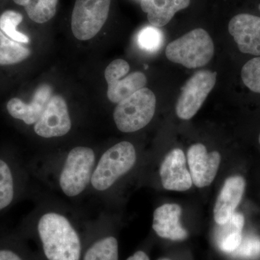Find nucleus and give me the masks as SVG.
Instances as JSON below:
<instances>
[{"label": "nucleus", "instance_id": "obj_13", "mask_svg": "<svg viewBox=\"0 0 260 260\" xmlns=\"http://www.w3.org/2000/svg\"><path fill=\"white\" fill-rule=\"evenodd\" d=\"M52 94L50 85L43 84L36 90L30 103L26 104L18 98H13L7 104V109L15 119L23 121L26 124H34L42 116Z\"/></svg>", "mask_w": 260, "mask_h": 260}, {"label": "nucleus", "instance_id": "obj_12", "mask_svg": "<svg viewBox=\"0 0 260 260\" xmlns=\"http://www.w3.org/2000/svg\"><path fill=\"white\" fill-rule=\"evenodd\" d=\"M162 185L167 190L183 191L192 186L190 172L186 167V158L181 149L167 154L160 168Z\"/></svg>", "mask_w": 260, "mask_h": 260}, {"label": "nucleus", "instance_id": "obj_10", "mask_svg": "<svg viewBox=\"0 0 260 260\" xmlns=\"http://www.w3.org/2000/svg\"><path fill=\"white\" fill-rule=\"evenodd\" d=\"M220 160L218 151L208 152L200 143L191 145L187 151V161L193 184L199 188L209 186L216 176Z\"/></svg>", "mask_w": 260, "mask_h": 260}, {"label": "nucleus", "instance_id": "obj_20", "mask_svg": "<svg viewBox=\"0 0 260 260\" xmlns=\"http://www.w3.org/2000/svg\"><path fill=\"white\" fill-rule=\"evenodd\" d=\"M119 246L115 238L100 239L89 248L84 260H118Z\"/></svg>", "mask_w": 260, "mask_h": 260}, {"label": "nucleus", "instance_id": "obj_22", "mask_svg": "<svg viewBox=\"0 0 260 260\" xmlns=\"http://www.w3.org/2000/svg\"><path fill=\"white\" fill-rule=\"evenodd\" d=\"M14 197L13 175L8 164L0 160V210L7 208Z\"/></svg>", "mask_w": 260, "mask_h": 260}, {"label": "nucleus", "instance_id": "obj_2", "mask_svg": "<svg viewBox=\"0 0 260 260\" xmlns=\"http://www.w3.org/2000/svg\"><path fill=\"white\" fill-rule=\"evenodd\" d=\"M211 37L203 28H196L168 44L166 55L172 62L189 69L203 68L214 55Z\"/></svg>", "mask_w": 260, "mask_h": 260}, {"label": "nucleus", "instance_id": "obj_9", "mask_svg": "<svg viewBox=\"0 0 260 260\" xmlns=\"http://www.w3.org/2000/svg\"><path fill=\"white\" fill-rule=\"evenodd\" d=\"M68 105L60 95H53L34 125V131L44 138H58L68 134L71 129Z\"/></svg>", "mask_w": 260, "mask_h": 260}, {"label": "nucleus", "instance_id": "obj_8", "mask_svg": "<svg viewBox=\"0 0 260 260\" xmlns=\"http://www.w3.org/2000/svg\"><path fill=\"white\" fill-rule=\"evenodd\" d=\"M129 69L127 61L118 59L108 65L105 70L108 99L114 104H119L146 85L144 73L137 71L128 74Z\"/></svg>", "mask_w": 260, "mask_h": 260}, {"label": "nucleus", "instance_id": "obj_21", "mask_svg": "<svg viewBox=\"0 0 260 260\" xmlns=\"http://www.w3.org/2000/svg\"><path fill=\"white\" fill-rule=\"evenodd\" d=\"M23 15L13 10H7L0 15V30L7 37L20 44H28L30 39L18 31V25L23 21Z\"/></svg>", "mask_w": 260, "mask_h": 260}, {"label": "nucleus", "instance_id": "obj_15", "mask_svg": "<svg viewBox=\"0 0 260 260\" xmlns=\"http://www.w3.org/2000/svg\"><path fill=\"white\" fill-rule=\"evenodd\" d=\"M181 208L177 204L167 203L159 207L153 214V229L159 237L172 241H183L188 233L181 226Z\"/></svg>", "mask_w": 260, "mask_h": 260}, {"label": "nucleus", "instance_id": "obj_25", "mask_svg": "<svg viewBox=\"0 0 260 260\" xmlns=\"http://www.w3.org/2000/svg\"><path fill=\"white\" fill-rule=\"evenodd\" d=\"M230 254L239 259H256L260 256V238L254 235L242 237V242L237 249Z\"/></svg>", "mask_w": 260, "mask_h": 260}, {"label": "nucleus", "instance_id": "obj_4", "mask_svg": "<svg viewBox=\"0 0 260 260\" xmlns=\"http://www.w3.org/2000/svg\"><path fill=\"white\" fill-rule=\"evenodd\" d=\"M156 98L150 89L143 88L121 101L114 112V119L122 133H134L148 125L153 119Z\"/></svg>", "mask_w": 260, "mask_h": 260}, {"label": "nucleus", "instance_id": "obj_26", "mask_svg": "<svg viewBox=\"0 0 260 260\" xmlns=\"http://www.w3.org/2000/svg\"><path fill=\"white\" fill-rule=\"evenodd\" d=\"M0 260H22V259L13 251L0 250Z\"/></svg>", "mask_w": 260, "mask_h": 260}, {"label": "nucleus", "instance_id": "obj_28", "mask_svg": "<svg viewBox=\"0 0 260 260\" xmlns=\"http://www.w3.org/2000/svg\"><path fill=\"white\" fill-rule=\"evenodd\" d=\"M259 144H260V134H259Z\"/></svg>", "mask_w": 260, "mask_h": 260}, {"label": "nucleus", "instance_id": "obj_17", "mask_svg": "<svg viewBox=\"0 0 260 260\" xmlns=\"http://www.w3.org/2000/svg\"><path fill=\"white\" fill-rule=\"evenodd\" d=\"M244 225V215L236 212L225 223L217 224L214 239L220 251L232 254L237 249L242 242Z\"/></svg>", "mask_w": 260, "mask_h": 260}, {"label": "nucleus", "instance_id": "obj_5", "mask_svg": "<svg viewBox=\"0 0 260 260\" xmlns=\"http://www.w3.org/2000/svg\"><path fill=\"white\" fill-rule=\"evenodd\" d=\"M95 162L91 148L79 146L71 150L59 177V186L64 194L76 197L85 190L91 180Z\"/></svg>", "mask_w": 260, "mask_h": 260}, {"label": "nucleus", "instance_id": "obj_11", "mask_svg": "<svg viewBox=\"0 0 260 260\" xmlns=\"http://www.w3.org/2000/svg\"><path fill=\"white\" fill-rule=\"evenodd\" d=\"M229 31L240 51L260 56V17L245 13L236 15L229 22Z\"/></svg>", "mask_w": 260, "mask_h": 260}, {"label": "nucleus", "instance_id": "obj_3", "mask_svg": "<svg viewBox=\"0 0 260 260\" xmlns=\"http://www.w3.org/2000/svg\"><path fill=\"white\" fill-rule=\"evenodd\" d=\"M137 154L134 145L129 142H121L107 150L98 162L92 174L94 189L105 191L134 167Z\"/></svg>", "mask_w": 260, "mask_h": 260}, {"label": "nucleus", "instance_id": "obj_6", "mask_svg": "<svg viewBox=\"0 0 260 260\" xmlns=\"http://www.w3.org/2000/svg\"><path fill=\"white\" fill-rule=\"evenodd\" d=\"M111 0H76L71 27L73 35L81 41L95 37L109 16Z\"/></svg>", "mask_w": 260, "mask_h": 260}, {"label": "nucleus", "instance_id": "obj_1", "mask_svg": "<svg viewBox=\"0 0 260 260\" xmlns=\"http://www.w3.org/2000/svg\"><path fill=\"white\" fill-rule=\"evenodd\" d=\"M38 232L48 259H80L79 236L64 215L56 213L44 214L39 219Z\"/></svg>", "mask_w": 260, "mask_h": 260}, {"label": "nucleus", "instance_id": "obj_24", "mask_svg": "<svg viewBox=\"0 0 260 260\" xmlns=\"http://www.w3.org/2000/svg\"><path fill=\"white\" fill-rule=\"evenodd\" d=\"M242 78L251 91L260 93V57L253 58L243 66Z\"/></svg>", "mask_w": 260, "mask_h": 260}, {"label": "nucleus", "instance_id": "obj_23", "mask_svg": "<svg viewBox=\"0 0 260 260\" xmlns=\"http://www.w3.org/2000/svg\"><path fill=\"white\" fill-rule=\"evenodd\" d=\"M162 32L156 27L150 25L142 28L138 34V44L143 50L155 51L161 47Z\"/></svg>", "mask_w": 260, "mask_h": 260}, {"label": "nucleus", "instance_id": "obj_14", "mask_svg": "<svg viewBox=\"0 0 260 260\" xmlns=\"http://www.w3.org/2000/svg\"><path fill=\"white\" fill-rule=\"evenodd\" d=\"M246 183L241 176L228 178L224 183L214 207V220L215 223H225L235 213L245 189Z\"/></svg>", "mask_w": 260, "mask_h": 260}, {"label": "nucleus", "instance_id": "obj_27", "mask_svg": "<svg viewBox=\"0 0 260 260\" xmlns=\"http://www.w3.org/2000/svg\"><path fill=\"white\" fill-rule=\"evenodd\" d=\"M126 260H150V259L144 251H138Z\"/></svg>", "mask_w": 260, "mask_h": 260}, {"label": "nucleus", "instance_id": "obj_7", "mask_svg": "<svg viewBox=\"0 0 260 260\" xmlns=\"http://www.w3.org/2000/svg\"><path fill=\"white\" fill-rule=\"evenodd\" d=\"M216 77L215 72L200 70L187 80L176 106L178 117L188 120L197 114L215 86Z\"/></svg>", "mask_w": 260, "mask_h": 260}, {"label": "nucleus", "instance_id": "obj_19", "mask_svg": "<svg viewBox=\"0 0 260 260\" xmlns=\"http://www.w3.org/2000/svg\"><path fill=\"white\" fill-rule=\"evenodd\" d=\"M30 50L0 30V65L18 64L30 56Z\"/></svg>", "mask_w": 260, "mask_h": 260}, {"label": "nucleus", "instance_id": "obj_16", "mask_svg": "<svg viewBox=\"0 0 260 260\" xmlns=\"http://www.w3.org/2000/svg\"><path fill=\"white\" fill-rule=\"evenodd\" d=\"M190 0H141V8L153 26L160 28L171 21L179 10L185 9Z\"/></svg>", "mask_w": 260, "mask_h": 260}, {"label": "nucleus", "instance_id": "obj_29", "mask_svg": "<svg viewBox=\"0 0 260 260\" xmlns=\"http://www.w3.org/2000/svg\"><path fill=\"white\" fill-rule=\"evenodd\" d=\"M160 260H169V259H160Z\"/></svg>", "mask_w": 260, "mask_h": 260}, {"label": "nucleus", "instance_id": "obj_18", "mask_svg": "<svg viewBox=\"0 0 260 260\" xmlns=\"http://www.w3.org/2000/svg\"><path fill=\"white\" fill-rule=\"evenodd\" d=\"M59 0H13L17 5L25 8L29 18L37 23L50 20L56 13Z\"/></svg>", "mask_w": 260, "mask_h": 260}]
</instances>
